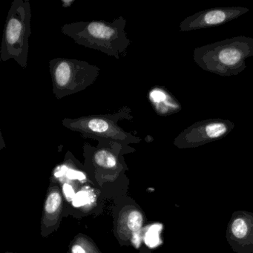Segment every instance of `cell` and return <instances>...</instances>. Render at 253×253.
<instances>
[{"label":"cell","mask_w":253,"mask_h":253,"mask_svg":"<svg viewBox=\"0 0 253 253\" xmlns=\"http://www.w3.org/2000/svg\"><path fill=\"white\" fill-rule=\"evenodd\" d=\"M63 192H64L65 196L66 197L68 201H73L75 195H76L72 186L68 183H65L64 186H63Z\"/></svg>","instance_id":"14"},{"label":"cell","mask_w":253,"mask_h":253,"mask_svg":"<svg viewBox=\"0 0 253 253\" xmlns=\"http://www.w3.org/2000/svg\"><path fill=\"white\" fill-rule=\"evenodd\" d=\"M238 216L233 219L230 225V239L235 240L241 246L252 244L253 238V217Z\"/></svg>","instance_id":"9"},{"label":"cell","mask_w":253,"mask_h":253,"mask_svg":"<svg viewBox=\"0 0 253 253\" xmlns=\"http://www.w3.org/2000/svg\"><path fill=\"white\" fill-rule=\"evenodd\" d=\"M126 26V20L119 17L112 22L90 20L66 23L60 27V32L78 45L120 60L126 55L131 44Z\"/></svg>","instance_id":"1"},{"label":"cell","mask_w":253,"mask_h":253,"mask_svg":"<svg viewBox=\"0 0 253 253\" xmlns=\"http://www.w3.org/2000/svg\"><path fill=\"white\" fill-rule=\"evenodd\" d=\"M235 128L229 120L214 118L195 123L175 137L174 145L179 149H192L220 140Z\"/></svg>","instance_id":"6"},{"label":"cell","mask_w":253,"mask_h":253,"mask_svg":"<svg viewBox=\"0 0 253 253\" xmlns=\"http://www.w3.org/2000/svg\"><path fill=\"white\" fill-rule=\"evenodd\" d=\"M133 118L131 108L124 106L115 113L64 118L62 124L85 138L103 139L127 146L129 143H140L142 140L139 136L124 130L119 124L120 121H131Z\"/></svg>","instance_id":"4"},{"label":"cell","mask_w":253,"mask_h":253,"mask_svg":"<svg viewBox=\"0 0 253 253\" xmlns=\"http://www.w3.org/2000/svg\"><path fill=\"white\" fill-rule=\"evenodd\" d=\"M61 204V197L58 192H52L45 203V210L48 213H54Z\"/></svg>","instance_id":"11"},{"label":"cell","mask_w":253,"mask_h":253,"mask_svg":"<svg viewBox=\"0 0 253 253\" xmlns=\"http://www.w3.org/2000/svg\"><path fill=\"white\" fill-rule=\"evenodd\" d=\"M68 169H69V167L66 165V164L59 166V167L56 168L55 171H54V176L56 177H63V176H66Z\"/></svg>","instance_id":"15"},{"label":"cell","mask_w":253,"mask_h":253,"mask_svg":"<svg viewBox=\"0 0 253 253\" xmlns=\"http://www.w3.org/2000/svg\"><path fill=\"white\" fill-rule=\"evenodd\" d=\"M148 100L160 116L167 117L181 110L178 100L164 87L155 86L149 90Z\"/></svg>","instance_id":"8"},{"label":"cell","mask_w":253,"mask_h":253,"mask_svg":"<svg viewBox=\"0 0 253 253\" xmlns=\"http://www.w3.org/2000/svg\"><path fill=\"white\" fill-rule=\"evenodd\" d=\"M88 202H89L88 194L86 192H84V191H81V192L76 194L75 198L72 201L73 205L76 207H82V206L88 204Z\"/></svg>","instance_id":"12"},{"label":"cell","mask_w":253,"mask_h":253,"mask_svg":"<svg viewBox=\"0 0 253 253\" xmlns=\"http://www.w3.org/2000/svg\"><path fill=\"white\" fill-rule=\"evenodd\" d=\"M53 93L58 100L86 89L97 81L100 70L84 60L57 57L48 63Z\"/></svg>","instance_id":"5"},{"label":"cell","mask_w":253,"mask_h":253,"mask_svg":"<svg viewBox=\"0 0 253 253\" xmlns=\"http://www.w3.org/2000/svg\"><path fill=\"white\" fill-rule=\"evenodd\" d=\"M66 176L70 180H84L85 179V175L84 172L69 168V167Z\"/></svg>","instance_id":"13"},{"label":"cell","mask_w":253,"mask_h":253,"mask_svg":"<svg viewBox=\"0 0 253 253\" xmlns=\"http://www.w3.org/2000/svg\"><path fill=\"white\" fill-rule=\"evenodd\" d=\"M74 2H75V1H68V0H66V1H63V7L71 6Z\"/></svg>","instance_id":"17"},{"label":"cell","mask_w":253,"mask_h":253,"mask_svg":"<svg viewBox=\"0 0 253 253\" xmlns=\"http://www.w3.org/2000/svg\"><path fill=\"white\" fill-rule=\"evenodd\" d=\"M250 11L241 6L220 7L198 11L180 23V32H190L226 24Z\"/></svg>","instance_id":"7"},{"label":"cell","mask_w":253,"mask_h":253,"mask_svg":"<svg viewBox=\"0 0 253 253\" xmlns=\"http://www.w3.org/2000/svg\"><path fill=\"white\" fill-rule=\"evenodd\" d=\"M127 223L130 230L132 232H136L140 230L143 223V216L141 213L138 211H131L128 215Z\"/></svg>","instance_id":"10"},{"label":"cell","mask_w":253,"mask_h":253,"mask_svg":"<svg viewBox=\"0 0 253 253\" xmlns=\"http://www.w3.org/2000/svg\"><path fill=\"white\" fill-rule=\"evenodd\" d=\"M72 253H86L81 246L75 245L72 248Z\"/></svg>","instance_id":"16"},{"label":"cell","mask_w":253,"mask_h":253,"mask_svg":"<svg viewBox=\"0 0 253 253\" xmlns=\"http://www.w3.org/2000/svg\"><path fill=\"white\" fill-rule=\"evenodd\" d=\"M32 7L29 0H14L8 11L2 34L0 60H13L23 69L28 66L32 35Z\"/></svg>","instance_id":"3"},{"label":"cell","mask_w":253,"mask_h":253,"mask_svg":"<svg viewBox=\"0 0 253 253\" xmlns=\"http://www.w3.org/2000/svg\"><path fill=\"white\" fill-rule=\"evenodd\" d=\"M253 57V38L238 36L198 47L193 60L206 72L221 77L239 75L247 68L246 60Z\"/></svg>","instance_id":"2"}]
</instances>
